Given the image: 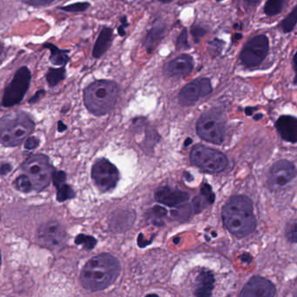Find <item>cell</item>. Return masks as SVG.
Wrapping results in <instances>:
<instances>
[{
    "label": "cell",
    "mask_w": 297,
    "mask_h": 297,
    "mask_svg": "<svg viewBox=\"0 0 297 297\" xmlns=\"http://www.w3.org/2000/svg\"><path fill=\"white\" fill-rule=\"evenodd\" d=\"M120 270V263L115 256L101 254L85 264L80 275V281L86 290H104L116 281Z\"/></svg>",
    "instance_id": "6da1fadb"
},
{
    "label": "cell",
    "mask_w": 297,
    "mask_h": 297,
    "mask_svg": "<svg viewBox=\"0 0 297 297\" xmlns=\"http://www.w3.org/2000/svg\"><path fill=\"white\" fill-rule=\"evenodd\" d=\"M222 215L227 230L236 237H246L256 227L251 200L245 196L230 198L223 207Z\"/></svg>",
    "instance_id": "7a4b0ae2"
},
{
    "label": "cell",
    "mask_w": 297,
    "mask_h": 297,
    "mask_svg": "<svg viewBox=\"0 0 297 297\" xmlns=\"http://www.w3.org/2000/svg\"><path fill=\"white\" fill-rule=\"evenodd\" d=\"M35 124L28 114L15 111L0 118V145L16 147L34 131Z\"/></svg>",
    "instance_id": "3957f363"
},
{
    "label": "cell",
    "mask_w": 297,
    "mask_h": 297,
    "mask_svg": "<svg viewBox=\"0 0 297 297\" xmlns=\"http://www.w3.org/2000/svg\"><path fill=\"white\" fill-rule=\"evenodd\" d=\"M119 88L116 83L108 80L93 82L85 90V106L92 113L102 116L108 113L117 102Z\"/></svg>",
    "instance_id": "277c9868"
},
{
    "label": "cell",
    "mask_w": 297,
    "mask_h": 297,
    "mask_svg": "<svg viewBox=\"0 0 297 297\" xmlns=\"http://www.w3.org/2000/svg\"><path fill=\"white\" fill-rule=\"evenodd\" d=\"M22 170L32 181L33 189L41 191L49 186L54 170L46 155L30 156L22 164Z\"/></svg>",
    "instance_id": "5b68a950"
},
{
    "label": "cell",
    "mask_w": 297,
    "mask_h": 297,
    "mask_svg": "<svg viewBox=\"0 0 297 297\" xmlns=\"http://www.w3.org/2000/svg\"><path fill=\"white\" fill-rule=\"evenodd\" d=\"M191 159L195 165L209 173L223 171L228 165L224 154L203 145H196L191 149Z\"/></svg>",
    "instance_id": "8992f818"
},
{
    "label": "cell",
    "mask_w": 297,
    "mask_h": 297,
    "mask_svg": "<svg viewBox=\"0 0 297 297\" xmlns=\"http://www.w3.org/2000/svg\"><path fill=\"white\" fill-rule=\"evenodd\" d=\"M31 78L32 75L28 68L24 66L18 69L12 80L4 89L2 105L9 108L20 103L28 91Z\"/></svg>",
    "instance_id": "52a82bcc"
},
{
    "label": "cell",
    "mask_w": 297,
    "mask_h": 297,
    "mask_svg": "<svg viewBox=\"0 0 297 297\" xmlns=\"http://www.w3.org/2000/svg\"><path fill=\"white\" fill-rule=\"evenodd\" d=\"M269 50V41L264 34L255 36L242 50L240 60L246 67H256L262 64Z\"/></svg>",
    "instance_id": "ba28073f"
},
{
    "label": "cell",
    "mask_w": 297,
    "mask_h": 297,
    "mask_svg": "<svg viewBox=\"0 0 297 297\" xmlns=\"http://www.w3.org/2000/svg\"><path fill=\"white\" fill-rule=\"evenodd\" d=\"M197 131L203 140L220 145L224 140L225 127L218 114L206 113L197 123Z\"/></svg>",
    "instance_id": "9c48e42d"
},
{
    "label": "cell",
    "mask_w": 297,
    "mask_h": 297,
    "mask_svg": "<svg viewBox=\"0 0 297 297\" xmlns=\"http://www.w3.org/2000/svg\"><path fill=\"white\" fill-rule=\"evenodd\" d=\"M92 179L101 191H108L116 187L119 180V172L110 161L100 159L92 167Z\"/></svg>",
    "instance_id": "30bf717a"
},
{
    "label": "cell",
    "mask_w": 297,
    "mask_h": 297,
    "mask_svg": "<svg viewBox=\"0 0 297 297\" xmlns=\"http://www.w3.org/2000/svg\"><path fill=\"white\" fill-rule=\"evenodd\" d=\"M66 234L60 223L50 221L39 227L37 239L40 245L50 249L60 248L65 243Z\"/></svg>",
    "instance_id": "8fae6325"
},
{
    "label": "cell",
    "mask_w": 297,
    "mask_h": 297,
    "mask_svg": "<svg viewBox=\"0 0 297 297\" xmlns=\"http://www.w3.org/2000/svg\"><path fill=\"white\" fill-rule=\"evenodd\" d=\"M212 92L211 83L208 78H198L188 84L182 89L179 94V102L184 106H190L198 100Z\"/></svg>",
    "instance_id": "7c38bea8"
},
{
    "label": "cell",
    "mask_w": 297,
    "mask_h": 297,
    "mask_svg": "<svg viewBox=\"0 0 297 297\" xmlns=\"http://www.w3.org/2000/svg\"><path fill=\"white\" fill-rule=\"evenodd\" d=\"M297 169L293 163L281 160L273 164L269 172L268 182L270 187L279 189L283 187L297 177Z\"/></svg>",
    "instance_id": "4fadbf2b"
},
{
    "label": "cell",
    "mask_w": 297,
    "mask_h": 297,
    "mask_svg": "<svg viewBox=\"0 0 297 297\" xmlns=\"http://www.w3.org/2000/svg\"><path fill=\"white\" fill-rule=\"evenodd\" d=\"M276 293V287L269 280L254 276L245 284L239 297H275Z\"/></svg>",
    "instance_id": "5bb4252c"
},
{
    "label": "cell",
    "mask_w": 297,
    "mask_h": 297,
    "mask_svg": "<svg viewBox=\"0 0 297 297\" xmlns=\"http://www.w3.org/2000/svg\"><path fill=\"white\" fill-rule=\"evenodd\" d=\"M194 68V60L190 55L183 54L168 62L163 71L170 77H183L190 74Z\"/></svg>",
    "instance_id": "9a60e30c"
},
{
    "label": "cell",
    "mask_w": 297,
    "mask_h": 297,
    "mask_svg": "<svg viewBox=\"0 0 297 297\" xmlns=\"http://www.w3.org/2000/svg\"><path fill=\"white\" fill-rule=\"evenodd\" d=\"M155 199L159 203L169 207H175L186 202L189 199V195L177 189L161 187L155 192Z\"/></svg>",
    "instance_id": "2e32d148"
},
{
    "label": "cell",
    "mask_w": 297,
    "mask_h": 297,
    "mask_svg": "<svg viewBox=\"0 0 297 297\" xmlns=\"http://www.w3.org/2000/svg\"><path fill=\"white\" fill-rule=\"evenodd\" d=\"M276 127L283 140L297 143V117L282 116L276 121Z\"/></svg>",
    "instance_id": "e0dca14e"
},
{
    "label": "cell",
    "mask_w": 297,
    "mask_h": 297,
    "mask_svg": "<svg viewBox=\"0 0 297 297\" xmlns=\"http://www.w3.org/2000/svg\"><path fill=\"white\" fill-rule=\"evenodd\" d=\"M166 29V25L163 20L157 19L154 22L152 27L148 30L145 40V48L148 53H151L163 40L165 37Z\"/></svg>",
    "instance_id": "ac0fdd59"
},
{
    "label": "cell",
    "mask_w": 297,
    "mask_h": 297,
    "mask_svg": "<svg viewBox=\"0 0 297 297\" xmlns=\"http://www.w3.org/2000/svg\"><path fill=\"white\" fill-rule=\"evenodd\" d=\"M113 31L110 27H103L99 33L92 50V56L95 58L102 57L110 48L112 43Z\"/></svg>",
    "instance_id": "d6986e66"
},
{
    "label": "cell",
    "mask_w": 297,
    "mask_h": 297,
    "mask_svg": "<svg viewBox=\"0 0 297 297\" xmlns=\"http://www.w3.org/2000/svg\"><path fill=\"white\" fill-rule=\"evenodd\" d=\"M215 283V278L212 273L209 270H202L198 276L197 279V297H211L212 290Z\"/></svg>",
    "instance_id": "ffe728a7"
},
{
    "label": "cell",
    "mask_w": 297,
    "mask_h": 297,
    "mask_svg": "<svg viewBox=\"0 0 297 297\" xmlns=\"http://www.w3.org/2000/svg\"><path fill=\"white\" fill-rule=\"evenodd\" d=\"M215 201V194L209 184H203L201 188V193L193 200V209L196 213H199L205 209L209 204Z\"/></svg>",
    "instance_id": "44dd1931"
},
{
    "label": "cell",
    "mask_w": 297,
    "mask_h": 297,
    "mask_svg": "<svg viewBox=\"0 0 297 297\" xmlns=\"http://www.w3.org/2000/svg\"><path fill=\"white\" fill-rule=\"evenodd\" d=\"M134 219V213L128 210H122L112 216L110 220V228L115 231L126 230L132 225Z\"/></svg>",
    "instance_id": "7402d4cb"
},
{
    "label": "cell",
    "mask_w": 297,
    "mask_h": 297,
    "mask_svg": "<svg viewBox=\"0 0 297 297\" xmlns=\"http://www.w3.org/2000/svg\"><path fill=\"white\" fill-rule=\"evenodd\" d=\"M46 48L50 50V60L55 65H65L69 61L67 50H61L52 44H46Z\"/></svg>",
    "instance_id": "603a6c76"
},
{
    "label": "cell",
    "mask_w": 297,
    "mask_h": 297,
    "mask_svg": "<svg viewBox=\"0 0 297 297\" xmlns=\"http://www.w3.org/2000/svg\"><path fill=\"white\" fill-rule=\"evenodd\" d=\"M297 25V4L293 10L290 11L286 18H283L279 24V28L284 33L292 32Z\"/></svg>",
    "instance_id": "cb8c5ba5"
},
{
    "label": "cell",
    "mask_w": 297,
    "mask_h": 297,
    "mask_svg": "<svg viewBox=\"0 0 297 297\" xmlns=\"http://www.w3.org/2000/svg\"><path fill=\"white\" fill-rule=\"evenodd\" d=\"M286 0H268L264 5V13L269 17L276 16L282 12Z\"/></svg>",
    "instance_id": "d4e9b609"
},
{
    "label": "cell",
    "mask_w": 297,
    "mask_h": 297,
    "mask_svg": "<svg viewBox=\"0 0 297 297\" xmlns=\"http://www.w3.org/2000/svg\"><path fill=\"white\" fill-rule=\"evenodd\" d=\"M65 77V69L64 67L58 69H50L46 74V80L50 87H54L58 85Z\"/></svg>",
    "instance_id": "484cf974"
},
{
    "label": "cell",
    "mask_w": 297,
    "mask_h": 297,
    "mask_svg": "<svg viewBox=\"0 0 297 297\" xmlns=\"http://www.w3.org/2000/svg\"><path fill=\"white\" fill-rule=\"evenodd\" d=\"M57 200L58 202H64L75 198V192L71 186L66 184H62L57 188Z\"/></svg>",
    "instance_id": "4316f807"
},
{
    "label": "cell",
    "mask_w": 297,
    "mask_h": 297,
    "mask_svg": "<svg viewBox=\"0 0 297 297\" xmlns=\"http://www.w3.org/2000/svg\"><path fill=\"white\" fill-rule=\"evenodd\" d=\"M14 184L15 187L17 188L18 191L24 192V193H29L32 190H34L32 181L26 175H22L20 177H18L15 180Z\"/></svg>",
    "instance_id": "83f0119b"
},
{
    "label": "cell",
    "mask_w": 297,
    "mask_h": 297,
    "mask_svg": "<svg viewBox=\"0 0 297 297\" xmlns=\"http://www.w3.org/2000/svg\"><path fill=\"white\" fill-rule=\"evenodd\" d=\"M75 243L78 245H83L85 249L90 250L95 247L97 244V240L94 237H90V236H85V235H78V237L75 239Z\"/></svg>",
    "instance_id": "f1b7e54d"
},
{
    "label": "cell",
    "mask_w": 297,
    "mask_h": 297,
    "mask_svg": "<svg viewBox=\"0 0 297 297\" xmlns=\"http://www.w3.org/2000/svg\"><path fill=\"white\" fill-rule=\"evenodd\" d=\"M90 6H91V4L88 2H78V3L68 4L64 7H61V10L68 11V12H83V11H86Z\"/></svg>",
    "instance_id": "f546056e"
},
{
    "label": "cell",
    "mask_w": 297,
    "mask_h": 297,
    "mask_svg": "<svg viewBox=\"0 0 297 297\" xmlns=\"http://www.w3.org/2000/svg\"><path fill=\"white\" fill-rule=\"evenodd\" d=\"M191 212H192V209H191V206L183 205L181 206L180 208H178V209H174L172 211V215L177 219L184 221V220L188 219L191 216Z\"/></svg>",
    "instance_id": "4dcf8cb0"
},
{
    "label": "cell",
    "mask_w": 297,
    "mask_h": 297,
    "mask_svg": "<svg viewBox=\"0 0 297 297\" xmlns=\"http://www.w3.org/2000/svg\"><path fill=\"white\" fill-rule=\"evenodd\" d=\"M190 44L188 41L187 29L184 28L181 31L180 34L178 35L176 40V47L177 50L189 49Z\"/></svg>",
    "instance_id": "1f68e13d"
},
{
    "label": "cell",
    "mask_w": 297,
    "mask_h": 297,
    "mask_svg": "<svg viewBox=\"0 0 297 297\" xmlns=\"http://www.w3.org/2000/svg\"><path fill=\"white\" fill-rule=\"evenodd\" d=\"M285 235L290 242L297 243V220L291 222L287 225Z\"/></svg>",
    "instance_id": "d6a6232c"
},
{
    "label": "cell",
    "mask_w": 297,
    "mask_h": 297,
    "mask_svg": "<svg viewBox=\"0 0 297 297\" xmlns=\"http://www.w3.org/2000/svg\"><path fill=\"white\" fill-rule=\"evenodd\" d=\"M191 33L195 42H198L207 33V29L202 25H196L191 27Z\"/></svg>",
    "instance_id": "836d02e7"
},
{
    "label": "cell",
    "mask_w": 297,
    "mask_h": 297,
    "mask_svg": "<svg viewBox=\"0 0 297 297\" xmlns=\"http://www.w3.org/2000/svg\"><path fill=\"white\" fill-rule=\"evenodd\" d=\"M52 180H53L54 185L57 188L65 183L66 174L64 173V171H55L54 170L53 174H52Z\"/></svg>",
    "instance_id": "e575fe53"
},
{
    "label": "cell",
    "mask_w": 297,
    "mask_h": 297,
    "mask_svg": "<svg viewBox=\"0 0 297 297\" xmlns=\"http://www.w3.org/2000/svg\"><path fill=\"white\" fill-rule=\"evenodd\" d=\"M151 211H152L153 217H154V219H155V223H156V224H157L158 220H161L162 218H163L164 216H166L167 214L166 209H163L161 206H156V207H154Z\"/></svg>",
    "instance_id": "d590c367"
},
{
    "label": "cell",
    "mask_w": 297,
    "mask_h": 297,
    "mask_svg": "<svg viewBox=\"0 0 297 297\" xmlns=\"http://www.w3.org/2000/svg\"><path fill=\"white\" fill-rule=\"evenodd\" d=\"M39 139L35 137H30L25 140V148L28 150L35 149L39 146Z\"/></svg>",
    "instance_id": "8d00e7d4"
},
{
    "label": "cell",
    "mask_w": 297,
    "mask_h": 297,
    "mask_svg": "<svg viewBox=\"0 0 297 297\" xmlns=\"http://www.w3.org/2000/svg\"><path fill=\"white\" fill-rule=\"evenodd\" d=\"M26 4L34 6H44L53 3L55 0H24Z\"/></svg>",
    "instance_id": "74e56055"
},
{
    "label": "cell",
    "mask_w": 297,
    "mask_h": 297,
    "mask_svg": "<svg viewBox=\"0 0 297 297\" xmlns=\"http://www.w3.org/2000/svg\"><path fill=\"white\" fill-rule=\"evenodd\" d=\"M12 170V166L10 163H3L0 165V176H6L7 174L11 172Z\"/></svg>",
    "instance_id": "f35d334b"
},
{
    "label": "cell",
    "mask_w": 297,
    "mask_h": 297,
    "mask_svg": "<svg viewBox=\"0 0 297 297\" xmlns=\"http://www.w3.org/2000/svg\"><path fill=\"white\" fill-rule=\"evenodd\" d=\"M44 93H45L44 91H39V92H37V94H36V95L34 96L33 98H32L31 100H30V103H36L38 100H39V99L41 98V95H43Z\"/></svg>",
    "instance_id": "ab89813d"
},
{
    "label": "cell",
    "mask_w": 297,
    "mask_h": 297,
    "mask_svg": "<svg viewBox=\"0 0 297 297\" xmlns=\"http://www.w3.org/2000/svg\"><path fill=\"white\" fill-rule=\"evenodd\" d=\"M293 64H294V69H295V71H296V77H295V84L297 85V50L296 54H295V56L293 57Z\"/></svg>",
    "instance_id": "60d3db41"
},
{
    "label": "cell",
    "mask_w": 297,
    "mask_h": 297,
    "mask_svg": "<svg viewBox=\"0 0 297 297\" xmlns=\"http://www.w3.org/2000/svg\"><path fill=\"white\" fill-rule=\"evenodd\" d=\"M57 127H58V131H60V132H63V131H65V130L67 129L66 125H65L62 121H59V122H58Z\"/></svg>",
    "instance_id": "b9f144b4"
},
{
    "label": "cell",
    "mask_w": 297,
    "mask_h": 297,
    "mask_svg": "<svg viewBox=\"0 0 297 297\" xmlns=\"http://www.w3.org/2000/svg\"><path fill=\"white\" fill-rule=\"evenodd\" d=\"M117 32H118L119 36L124 37V36L125 35V33H126V32H125V27H124L123 25H120V26L118 27V29H117Z\"/></svg>",
    "instance_id": "7bdbcfd3"
},
{
    "label": "cell",
    "mask_w": 297,
    "mask_h": 297,
    "mask_svg": "<svg viewBox=\"0 0 297 297\" xmlns=\"http://www.w3.org/2000/svg\"><path fill=\"white\" fill-rule=\"evenodd\" d=\"M246 1V3H247L248 5H256V4H258L260 2H261V0H245Z\"/></svg>",
    "instance_id": "ee69618b"
},
{
    "label": "cell",
    "mask_w": 297,
    "mask_h": 297,
    "mask_svg": "<svg viewBox=\"0 0 297 297\" xmlns=\"http://www.w3.org/2000/svg\"><path fill=\"white\" fill-rule=\"evenodd\" d=\"M242 260L244 261V262H250V260H251V257H250V255H248V254H244V255H242Z\"/></svg>",
    "instance_id": "f6af8a7d"
},
{
    "label": "cell",
    "mask_w": 297,
    "mask_h": 297,
    "mask_svg": "<svg viewBox=\"0 0 297 297\" xmlns=\"http://www.w3.org/2000/svg\"><path fill=\"white\" fill-rule=\"evenodd\" d=\"M121 25H123V26H124V27H125V28L127 27L128 25H129V24H128L127 22V18H126V17H125V16H124V17H123V18H121Z\"/></svg>",
    "instance_id": "bcb514c9"
},
{
    "label": "cell",
    "mask_w": 297,
    "mask_h": 297,
    "mask_svg": "<svg viewBox=\"0 0 297 297\" xmlns=\"http://www.w3.org/2000/svg\"><path fill=\"white\" fill-rule=\"evenodd\" d=\"M191 142H192V140H191V138H188V139H186L184 145H185V146H188V145H191Z\"/></svg>",
    "instance_id": "7dc6e473"
},
{
    "label": "cell",
    "mask_w": 297,
    "mask_h": 297,
    "mask_svg": "<svg viewBox=\"0 0 297 297\" xmlns=\"http://www.w3.org/2000/svg\"><path fill=\"white\" fill-rule=\"evenodd\" d=\"M160 2H162L163 4H168V3H170L171 1H173V0H158Z\"/></svg>",
    "instance_id": "c3c4849f"
},
{
    "label": "cell",
    "mask_w": 297,
    "mask_h": 297,
    "mask_svg": "<svg viewBox=\"0 0 297 297\" xmlns=\"http://www.w3.org/2000/svg\"><path fill=\"white\" fill-rule=\"evenodd\" d=\"M242 37H243V36H242V34H240V33H237V34H236V39H237V40L242 39Z\"/></svg>",
    "instance_id": "681fc988"
},
{
    "label": "cell",
    "mask_w": 297,
    "mask_h": 297,
    "mask_svg": "<svg viewBox=\"0 0 297 297\" xmlns=\"http://www.w3.org/2000/svg\"><path fill=\"white\" fill-rule=\"evenodd\" d=\"M145 297H159L157 295H155V294H149L148 296H146Z\"/></svg>",
    "instance_id": "f907efd6"
},
{
    "label": "cell",
    "mask_w": 297,
    "mask_h": 297,
    "mask_svg": "<svg viewBox=\"0 0 297 297\" xmlns=\"http://www.w3.org/2000/svg\"><path fill=\"white\" fill-rule=\"evenodd\" d=\"M2 51H3V46H2V44L0 43V56H1V54H2Z\"/></svg>",
    "instance_id": "816d5d0a"
},
{
    "label": "cell",
    "mask_w": 297,
    "mask_h": 297,
    "mask_svg": "<svg viewBox=\"0 0 297 297\" xmlns=\"http://www.w3.org/2000/svg\"><path fill=\"white\" fill-rule=\"evenodd\" d=\"M179 240H180V238H176V239H174V242H175V244H178Z\"/></svg>",
    "instance_id": "f5cc1de1"
},
{
    "label": "cell",
    "mask_w": 297,
    "mask_h": 297,
    "mask_svg": "<svg viewBox=\"0 0 297 297\" xmlns=\"http://www.w3.org/2000/svg\"><path fill=\"white\" fill-rule=\"evenodd\" d=\"M0 266H1V251H0Z\"/></svg>",
    "instance_id": "db71d44e"
},
{
    "label": "cell",
    "mask_w": 297,
    "mask_h": 297,
    "mask_svg": "<svg viewBox=\"0 0 297 297\" xmlns=\"http://www.w3.org/2000/svg\"><path fill=\"white\" fill-rule=\"evenodd\" d=\"M216 1H217V2H222L223 0H216Z\"/></svg>",
    "instance_id": "11a10c76"
},
{
    "label": "cell",
    "mask_w": 297,
    "mask_h": 297,
    "mask_svg": "<svg viewBox=\"0 0 297 297\" xmlns=\"http://www.w3.org/2000/svg\"><path fill=\"white\" fill-rule=\"evenodd\" d=\"M294 297H297V293H296V295H295V296H294Z\"/></svg>",
    "instance_id": "9f6ffc18"
}]
</instances>
